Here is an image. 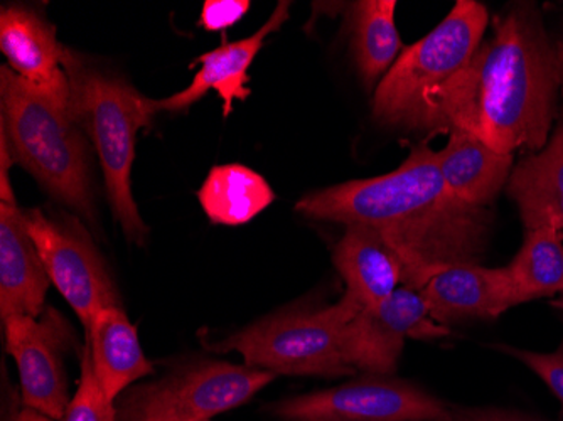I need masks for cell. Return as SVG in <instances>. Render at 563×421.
I'll use <instances>...</instances> for the list:
<instances>
[{
    "mask_svg": "<svg viewBox=\"0 0 563 421\" xmlns=\"http://www.w3.org/2000/svg\"><path fill=\"white\" fill-rule=\"evenodd\" d=\"M559 95L556 46L537 5L518 4L495 19L457 75L423 97L410 130H463L499 154H534L549 142Z\"/></svg>",
    "mask_w": 563,
    "mask_h": 421,
    "instance_id": "obj_1",
    "label": "cell"
},
{
    "mask_svg": "<svg viewBox=\"0 0 563 421\" xmlns=\"http://www.w3.org/2000/svg\"><path fill=\"white\" fill-rule=\"evenodd\" d=\"M297 213L318 221L375 230L404 268L405 287L427 272L452 263H479L492 231L486 208H471L445 188L438 152L412 148L394 173L303 196Z\"/></svg>",
    "mask_w": 563,
    "mask_h": 421,
    "instance_id": "obj_2",
    "label": "cell"
},
{
    "mask_svg": "<svg viewBox=\"0 0 563 421\" xmlns=\"http://www.w3.org/2000/svg\"><path fill=\"white\" fill-rule=\"evenodd\" d=\"M65 69L71 87V117L100 159L113 218L126 240L142 246L148 228L132 195V166L139 130L151 126L159 112L154 100L125 78L91 65L69 47Z\"/></svg>",
    "mask_w": 563,
    "mask_h": 421,
    "instance_id": "obj_3",
    "label": "cell"
},
{
    "mask_svg": "<svg viewBox=\"0 0 563 421\" xmlns=\"http://www.w3.org/2000/svg\"><path fill=\"white\" fill-rule=\"evenodd\" d=\"M0 129L14 159L56 201L97 223L90 147L73 117L56 110L9 66L0 68Z\"/></svg>",
    "mask_w": 563,
    "mask_h": 421,
    "instance_id": "obj_4",
    "label": "cell"
},
{
    "mask_svg": "<svg viewBox=\"0 0 563 421\" xmlns=\"http://www.w3.org/2000/svg\"><path fill=\"white\" fill-rule=\"evenodd\" d=\"M489 15L476 0H457L448 18L423 40L405 47L373 97V119L388 129H412L423 97L442 87L473 58Z\"/></svg>",
    "mask_w": 563,
    "mask_h": 421,
    "instance_id": "obj_5",
    "label": "cell"
},
{
    "mask_svg": "<svg viewBox=\"0 0 563 421\" xmlns=\"http://www.w3.org/2000/svg\"><path fill=\"white\" fill-rule=\"evenodd\" d=\"M344 328L336 307H290L207 344L211 353L242 354L246 366L274 375L341 378L354 375L344 356Z\"/></svg>",
    "mask_w": 563,
    "mask_h": 421,
    "instance_id": "obj_6",
    "label": "cell"
},
{
    "mask_svg": "<svg viewBox=\"0 0 563 421\" xmlns=\"http://www.w3.org/2000/svg\"><path fill=\"white\" fill-rule=\"evenodd\" d=\"M275 376L246 364L196 361L126 389L115 401L117 421H210L249 403Z\"/></svg>",
    "mask_w": 563,
    "mask_h": 421,
    "instance_id": "obj_7",
    "label": "cell"
},
{
    "mask_svg": "<svg viewBox=\"0 0 563 421\" xmlns=\"http://www.w3.org/2000/svg\"><path fill=\"white\" fill-rule=\"evenodd\" d=\"M278 421H452V407L413 383L363 375L267 408Z\"/></svg>",
    "mask_w": 563,
    "mask_h": 421,
    "instance_id": "obj_8",
    "label": "cell"
},
{
    "mask_svg": "<svg viewBox=\"0 0 563 421\" xmlns=\"http://www.w3.org/2000/svg\"><path fill=\"white\" fill-rule=\"evenodd\" d=\"M24 223L51 284L58 288L85 329L100 310L122 306L106 259L80 220L66 214L49 218L41 209H27Z\"/></svg>",
    "mask_w": 563,
    "mask_h": 421,
    "instance_id": "obj_9",
    "label": "cell"
},
{
    "mask_svg": "<svg viewBox=\"0 0 563 421\" xmlns=\"http://www.w3.org/2000/svg\"><path fill=\"white\" fill-rule=\"evenodd\" d=\"M449 334L448 325L430 315L422 296L401 285L388 299L347 322L344 356L354 372L394 376L407 339L432 341Z\"/></svg>",
    "mask_w": 563,
    "mask_h": 421,
    "instance_id": "obj_10",
    "label": "cell"
},
{
    "mask_svg": "<svg viewBox=\"0 0 563 421\" xmlns=\"http://www.w3.org/2000/svg\"><path fill=\"white\" fill-rule=\"evenodd\" d=\"M69 324L58 310L46 307L40 318L4 322L5 346L18 366L24 407L58 421L69 403L65 353L71 342Z\"/></svg>",
    "mask_w": 563,
    "mask_h": 421,
    "instance_id": "obj_11",
    "label": "cell"
},
{
    "mask_svg": "<svg viewBox=\"0 0 563 421\" xmlns=\"http://www.w3.org/2000/svg\"><path fill=\"white\" fill-rule=\"evenodd\" d=\"M0 49L15 75L56 110L71 117V87L65 69L68 47L59 43L55 25L36 9L4 5Z\"/></svg>",
    "mask_w": 563,
    "mask_h": 421,
    "instance_id": "obj_12",
    "label": "cell"
},
{
    "mask_svg": "<svg viewBox=\"0 0 563 421\" xmlns=\"http://www.w3.org/2000/svg\"><path fill=\"white\" fill-rule=\"evenodd\" d=\"M413 290L422 296L439 324L498 319L515 307L514 288L506 267L481 263H452L432 268Z\"/></svg>",
    "mask_w": 563,
    "mask_h": 421,
    "instance_id": "obj_13",
    "label": "cell"
},
{
    "mask_svg": "<svg viewBox=\"0 0 563 421\" xmlns=\"http://www.w3.org/2000/svg\"><path fill=\"white\" fill-rule=\"evenodd\" d=\"M332 262L346 285L344 296L334 303L346 324L404 285L400 259L372 228L346 226L343 239L334 246Z\"/></svg>",
    "mask_w": 563,
    "mask_h": 421,
    "instance_id": "obj_14",
    "label": "cell"
},
{
    "mask_svg": "<svg viewBox=\"0 0 563 421\" xmlns=\"http://www.w3.org/2000/svg\"><path fill=\"white\" fill-rule=\"evenodd\" d=\"M290 2H278L274 14L262 25L257 33L245 40L223 44L217 49L210 51L207 55L199 56L191 66L199 65L195 80L186 90L164 98L154 100L157 112H183L188 110L196 101L201 100L208 91H217L223 100V115L232 113L233 101H245L250 97L249 69L253 59L257 58L265 40L272 33H277L282 25L290 18Z\"/></svg>",
    "mask_w": 563,
    "mask_h": 421,
    "instance_id": "obj_15",
    "label": "cell"
},
{
    "mask_svg": "<svg viewBox=\"0 0 563 421\" xmlns=\"http://www.w3.org/2000/svg\"><path fill=\"white\" fill-rule=\"evenodd\" d=\"M49 275L18 204L0 202V318H40Z\"/></svg>",
    "mask_w": 563,
    "mask_h": 421,
    "instance_id": "obj_16",
    "label": "cell"
},
{
    "mask_svg": "<svg viewBox=\"0 0 563 421\" xmlns=\"http://www.w3.org/2000/svg\"><path fill=\"white\" fill-rule=\"evenodd\" d=\"M506 192L520 211L525 230L563 231V119L549 142L514 167Z\"/></svg>",
    "mask_w": 563,
    "mask_h": 421,
    "instance_id": "obj_17",
    "label": "cell"
},
{
    "mask_svg": "<svg viewBox=\"0 0 563 421\" xmlns=\"http://www.w3.org/2000/svg\"><path fill=\"white\" fill-rule=\"evenodd\" d=\"M88 350L101 388L112 401L139 379L154 373L139 341L137 329L122 306L107 307L85 329Z\"/></svg>",
    "mask_w": 563,
    "mask_h": 421,
    "instance_id": "obj_18",
    "label": "cell"
},
{
    "mask_svg": "<svg viewBox=\"0 0 563 421\" xmlns=\"http://www.w3.org/2000/svg\"><path fill=\"white\" fill-rule=\"evenodd\" d=\"M438 157L445 188L471 208L495 201L514 170V155L499 154L463 130H452Z\"/></svg>",
    "mask_w": 563,
    "mask_h": 421,
    "instance_id": "obj_19",
    "label": "cell"
},
{
    "mask_svg": "<svg viewBox=\"0 0 563 421\" xmlns=\"http://www.w3.org/2000/svg\"><path fill=\"white\" fill-rule=\"evenodd\" d=\"M395 0H360L350 4L347 24L354 63L368 90L383 80L405 49L395 24Z\"/></svg>",
    "mask_w": 563,
    "mask_h": 421,
    "instance_id": "obj_20",
    "label": "cell"
},
{
    "mask_svg": "<svg viewBox=\"0 0 563 421\" xmlns=\"http://www.w3.org/2000/svg\"><path fill=\"white\" fill-rule=\"evenodd\" d=\"M199 204L211 223L242 226L274 202L271 184L242 164L217 166L198 191Z\"/></svg>",
    "mask_w": 563,
    "mask_h": 421,
    "instance_id": "obj_21",
    "label": "cell"
},
{
    "mask_svg": "<svg viewBox=\"0 0 563 421\" xmlns=\"http://www.w3.org/2000/svg\"><path fill=\"white\" fill-rule=\"evenodd\" d=\"M515 306L563 293V240L553 228L527 230L508 267Z\"/></svg>",
    "mask_w": 563,
    "mask_h": 421,
    "instance_id": "obj_22",
    "label": "cell"
},
{
    "mask_svg": "<svg viewBox=\"0 0 563 421\" xmlns=\"http://www.w3.org/2000/svg\"><path fill=\"white\" fill-rule=\"evenodd\" d=\"M58 421H117L115 401L107 397L95 373L90 350H81V376L75 397Z\"/></svg>",
    "mask_w": 563,
    "mask_h": 421,
    "instance_id": "obj_23",
    "label": "cell"
},
{
    "mask_svg": "<svg viewBox=\"0 0 563 421\" xmlns=\"http://www.w3.org/2000/svg\"><path fill=\"white\" fill-rule=\"evenodd\" d=\"M495 350L503 351L530 367L531 372L539 376L547 388L555 395L562 407L563 417V339L553 353H533V351L518 350L506 344H498Z\"/></svg>",
    "mask_w": 563,
    "mask_h": 421,
    "instance_id": "obj_24",
    "label": "cell"
},
{
    "mask_svg": "<svg viewBox=\"0 0 563 421\" xmlns=\"http://www.w3.org/2000/svg\"><path fill=\"white\" fill-rule=\"evenodd\" d=\"M250 11L249 0H208L198 24L210 33H223Z\"/></svg>",
    "mask_w": 563,
    "mask_h": 421,
    "instance_id": "obj_25",
    "label": "cell"
},
{
    "mask_svg": "<svg viewBox=\"0 0 563 421\" xmlns=\"http://www.w3.org/2000/svg\"><path fill=\"white\" fill-rule=\"evenodd\" d=\"M452 421H540L503 408H452Z\"/></svg>",
    "mask_w": 563,
    "mask_h": 421,
    "instance_id": "obj_26",
    "label": "cell"
},
{
    "mask_svg": "<svg viewBox=\"0 0 563 421\" xmlns=\"http://www.w3.org/2000/svg\"><path fill=\"white\" fill-rule=\"evenodd\" d=\"M14 160V155H12L11 147H9L8 135H5L4 130L0 129V198H2V202H8V204H15L11 177H9V170H11Z\"/></svg>",
    "mask_w": 563,
    "mask_h": 421,
    "instance_id": "obj_27",
    "label": "cell"
},
{
    "mask_svg": "<svg viewBox=\"0 0 563 421\" xmlns=\"http://www.w3.org/2000/svg\"><path fill=\"white\" fill-rule=\"evenodd\" d=\"M9 421H55L51 420L46 414L40 413V411L31 410V408L24 407L18 411V413L12 414L11 420Z\"/></svg>",
    "mask_w": 563,
    "mask_h": 421,
    "instance_id": "obj_28",
    "label": "cell"
},
{
    "mask_svg": "<svg viewBox=\"0 0 563 421\" xmlns=\"http://www.w3.org/2000/svg\"><path fill=\"white\" fill-rule=\"evenodd\" d=\"M556 56H559L560 66V95H562L563 98V41L556 44Z\"/></svg>",
    "mask_w": 563,
    "mask_h": 421,
    "instance_id": "obj_29",
    "label": "cell"
},
{
    "mask_svg": "<svg viewBox=\"0 0 563 421\" xmlns=\"http://www.w3.org/2000/svg\"><path fill=\"white\" fill-rule=\"evenodd\" d=\"M552 306L555 307V309L563 310V293H560L559 299L553 300Z\"/></svg>",
    "mask_w": 563,
    "mask_h": 421,
    "instance_id": "obj_30",
    "label": "cell"
}]
</instances>
